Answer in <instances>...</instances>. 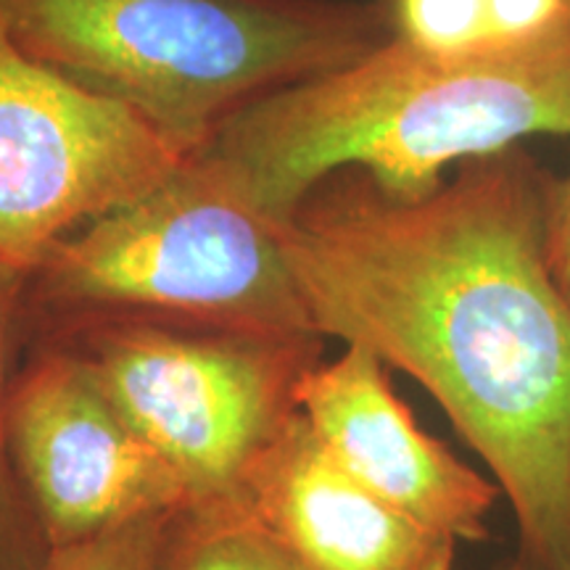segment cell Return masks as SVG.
<instances>
[{
    "mask_svg": "<svg viewBox=\"0 0 570 570\" xmlns=\"http://www.w3.org/2000/svg\"><path fill=\"white\" fill-rule=\"evenodd\" d=\"M552 183L520 146L410 202L341 169L283 223L317 336L365 346L436 399L508 499L529 570H570V298L547 254Z\"/></svg>",
    "mask_w": 570,
    "mask_h": 570,
    "instance_id": "1",
    "label": "cell"
},
{
    "mask_svg": "<svg viewBox=\"0 0 570 570\" xmlns=\"http://www.w3.org/2000/svg\"><path fill=\"white\" fill-rule=\"evenodd\" d=\"M533 135H570V19L468 53L391 35L360 59L262 98L206 151L285 223L325 177L362 169L394 198H423L449 167Z\"/></svg>",
    "mask_w": 570,
    "mask_h": 570,
    "instance_id": "2",
    "label": "cell"
},
{
    "mask_svg": "<svg viewBox=\"0 0 570 570\" xmlns=\"http://www.w3.org/2000/svg\"><path fill=\"white\" fill-rule=\"evenodd\" d=\"M0 30L194 156L262 98L373 51L394 19L360 0H0Z\"/></svg>",
    "mask_w": 570,
    "mask_h": 570,
    "instance_id": "3",
    "label": "cell"
},
{
    "mask_svg": "<svg viewBox=\"0 0 570 570\" xmlns=\"http://www.w3.org/2000/svg\"><path fill=\"white\" fill-rule=\"evenodd\" d=\"M146 317L265 338H320L283 225L209 151L59 240L27 275L21 317Z\"/></svg>",
    "mask_w": 570,
    "mask_h": 570,
    "instance_id": "4",
    "label": "cell"
},
{
    "mask_svg": "<svg viewBox=\"0 0 570 570\" xmlns=\"http://www.w3.org/2000/svg\"><path fill=\"white\" fill-rule=\"evenodd\" d=\"M323 338H265L146 317L92 320L80 352L101 389L188 489L238 497L246 470L296 410Z\"/></svg>",
    "mask_w": 570,
    "mask_h": 570,
    "instance_id": "5",
    "label": "cell"
},
{
    "mask_svg": "<svg viewBox=\"0 0 570 570\" xmlns=\"http://www.w3.org/2000/svg\"><path fill=\"white\" fill-rule=\"evenodd\" d=\"M185 159L140 114L35 61L0 30V267L30 275L59 240Z\"/></svg>",
    "mask_w": 570,
    "mask_h": 570,
    "instance_id": "6",
    "label": "cell"
},
{
    "mask_svg": "<svg viewBox=\"0 0 570 570\" xmlns=\"http://www.w3.org/2000/svg\"><path fill=\"white\" fill-rule=\"evenodd\" d=\"M6 446L48 550L188 508L180 475L71 348H42L11 377Z\"/></svg>",
    "mask_w": 570,
    "mask_h": 570,
    "instance_id": "7",
    "label": "cell"
},
{
    "mask_svg": "<svg viewBox=\"0 0 570 570\" xmlns=\"http://www.w3.org/2000/svg\"><path fill=\"white\" fill-rule=\"evenodd\" d=\"M320 446L362 487L458 541H487L502 491L428 436L389 381V367L365 346L317 362L296 386Z\"/></svg>",
    "mask_w": 570,
    "mask_h": 570,
    "instance_id": "8",
    "label": "cell"
},
{
    "mask_svg": "<svg viewBox=\"0 0 570 570\" xmlns=\"http://www.w3.org/2000/svg\"><path fill=\"white\" fill-rule=\"evenodd\" d=\"M238 499L312 570H452L458 539L362 487L298 410L256 454Z\"/></svg>",
    "mask_w": 570,
    "mask_h": 570,
    "instance_id": "9",
    "label": "cell"
},
{
    "mask_svg": "<svg viewBox=\"0 0 570 570\" xmlns=\"http://www.w3.org/2000/svg\"><path fill=\"white\" fill-rule=\"evenodd\" d=\"M159 570H312L238 497L188 504L164 533Z\"/></svg>",
    "mask_w": 570,
    "mask_h": 570,
    "instance_id": "10",
    "label": "cell"
},
{
    "mask_svg": "<svg viewBox=\"0 0 570 570\" xmlns=\"http://www.w3.org/2000/svg\"><path fill=\"white\" fill-rule=\"evenodd\" d=\"M27 275L0 267V570H40L35 552L38 525L13 475L6 446V394L11 383L13 341L21 327V291Z\"/></svg>",
    "mask_w": 570,
    "mask_h": 570,
    "instance_id": "11",
    "label": "cell"
},
{
    "mask_svg": "<svg viewBox=\"0 0 570 570\" xmlns=\"http://www.w3.org/2000/svg\"><path fill=\"white\" fill-rule=\"evenodd\" d=\"M391 19L396 35L425 51L468 53L502 46L491 30L487 0H394Z\"/></svg>",
    "mask_w": 570,
    "mask_h": 570,
    "instance_id": "12",
    "label": "cell"
},
{
    "mask_svg": "<svg viewBox=\"0 0 570 570\" xmlns=\"http://www.w3.org/2000/svg\"><path fill=\"white\" fill-rule=\"evenodd\" d=\"M173 515L142 518L96 539L48 550L40 570H159L164 533Z\"/></svg>",
    "mask_w": 570,
    "mask_h": 570,
    "instance_id": "13",
    "label": "cell"
},
{
    "mask_svg": "<svg viewBox=\"0 0 570 570\" xmlns=\"http://www.w3.org/2000/svg\"><path fill=\"white\" fill-rule=\"evenodd\" d=\"M497 42L529 40L570 19V0H487Z\"/></svg>",
    "mask_w": 570,
    "mask_h": 570,
    "instance_id": "14",
    "label": "cell"
},
{
    "mask_svg": "<svg viewBox=\"0 0 570 570\" xmlns=\"http://www.w3.org/2000/svg\"><path fill=\"white\" fill-rule=\"evenodd\" d=\"M547 254L560 288L570 298V175L554 177L550 194V225H547Z\"/></svg>",
    "mask_w": 570,
    "mask_h": 570,
    "instance_id": "15",
    "label": "cell"
},
{
    "mask_svg": "<svg viewBox=\"0 0 570 570\" xmlns=\"http://www.w3.org/2000/svg\"><path fill=\"white\" fill-rule=\"evenodd\" d=\"M494 570H529V568H523L518 560H512V562H508V566H499Z\"/></svg>",
    "mask_w": 570,
    "mask_h": 570,
    "instance_id": "16",
    "label": "cell"
}]
</instances>
